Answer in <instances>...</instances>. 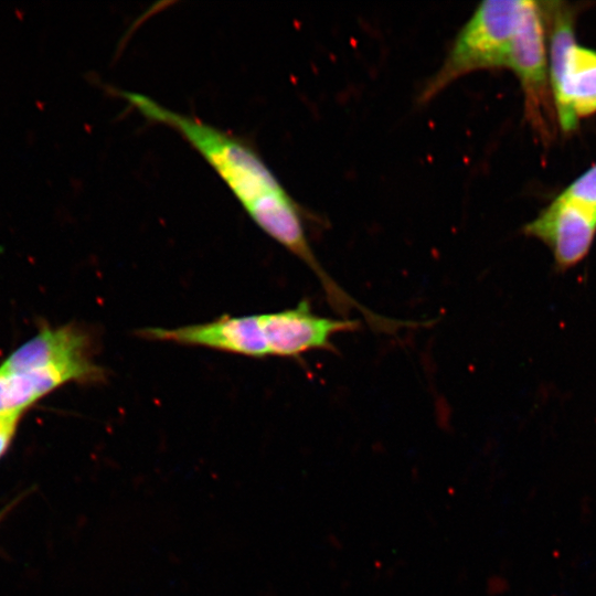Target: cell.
Returning a JSON list of instances; mask_svg holds the SVG:
<instances>
[{
	"mask_svg": "<svg viewBox=\"0 0 596 596\" xmlns=\"http://www.w3.org/2000/svg\"><path fill=\"white\" fill-rule=\"evenodd\" d=\"M118 95L148 120L179 132L219 173L257 226L316 275L333 310L351 305L352 297L317 258L301 207L248 142L201 119L171 110L146 95L126 91Z\"/></svg>",
	"mask_w": 596,
	"mask_h": 596,
	"instance_id": "obj_1",
	"label": "cell"
},
{
	"mask_svg": "<svg viewBox=\"0 0 596 596\" xmlns=\"http://www.w3.org/2000/svg\"><path fill=\"white\" fill-rule=\"evenodd\" d=\"M92 334L75 323L43 326L0 363V412L30 406L68 383L105 379Z\"/></svg>",
	"mask_w": 596,
	"mask_h": 596,
	"instance_id": "obj_2",
	"label": "cell"
},
{
	"mask_svg": "<svg viewBox=\"0 0 596 596\" xmlns=\"http://www.w3.org/2000/svg\"><path fill=\"white\" fill-rule=\"evenodd\" d=\"M549 32V73L555 116L564 132L596 113V50L576 43L575 9L541 2Z\"/></svg>",
	"mask_w": 596,
	"mask_h": 596,
	"instance_id": "obj_3",
	"label": "cell"
},
{
	"mask_svg": "<svg viewBox=\"0 0 596 596\" xmlns=\"http://www.w3.org/2000/svg\"><path fill=\"white\" fill-rule=\"evenodd\" d=\"M521 0L480 2L461 26L438 70L425 82L418 102L425 104L469 73L509 65Z\"/></svg>",
	"mask_w": 596,
	"mask_h": 596,
	"instance_id": "obj_4",
	"label": "cell"
},
{
	"mask_svg": "<svg viewBox=\"0 0 596 596\" xmlns=\"http://www.w3.org/2000/svg\"><path fill=\"white\" fill-rule=\"evenodd\" d=\"M267 356L299 359L312 351H333V339L353 332L360 322L316 313L307 299L292 308L258 313Z\"/></svg>",
	"mask_w": 596,
	"mask_h": 596,
	"instance_id": "obj_6",
	"label": "cell"
},
{
	"mask_svg": "<svg viewBox=\"0 0 596 596\" xmlns=\"http://www.w3.org/2000/svg\"><path fill=\"white\" fill-rule=\"evenodd\" d=\"M508 68L522 87L528 120L543 137L549 136L553 99L541 2L521 0Z\"/></svg>",
	"mask_w": 596,
	"mask_h": 596,
	"instance_id": "obj_5",
	"label": "cell"
},
{
	"mask_svg": "<svg viewBox=\"0 0 596 596\" xmlns=\"http://www.w3.org/2000/svg\"><path fill=\"white\" fill-rule=\"evenodd\" d=\"M19 498L14 501L9 502L7 505L2 507L0 509V523L3 521V519L7 517V514L12 510V508L15 505Z\"/></svg>",
	"mask_w": 596,
	"mask_h": 596,
	"instance_id": "obj_11",
	"label": "cell"
},
{
	"mask_svg": "<svg viewBox=\"0 0 596 596\" xmlns=\"http://www.w3.org/2000/svg\"><path fill=\"white\" fill-rule=\"evenodd\" d=\"M560 194L596 213V163L577 177Z\"/></svg>",
	"mask_w": 596,
	"mask_h": 596,
	"instance_id": "obj_9",
	"label": "cell"
},
{
	"mask_svg": "<svg viewBox=\"0 0 596 596\" xmlns=\"http://www.w3.org/2000/svg\"><path fill=\"white\" fill-rule=\"evenodd\" d=\"M136 334L146 340L207 348L249 358L267 356L259 315H222L203 323L143 328Z\"/></svg>",
	"mask_w": 596,
	"mask_h": 596,
	"instance_id": "obj_8",
	"label": "cell"
},
{
	"mask_svg": "<svg viewBox=\"0 0 596 596\" xmlns=\"http://www.w3.org/2000/svg\"><path fill=\"white\" fill-rule=\"evenodd\" d=\"M25 411L0 412V459L9 450Z\"/></svg>",
	"mask_w": 596,
	"mask_h": 596,
	"instance_id": "obj_10",
	"label": "cell"
},
{
	"mask_svg": "<svg viewBox=\"0 0 596 596\" xmlns=\"http://www.w3.org/2000/svg\"><path fill=\"white\" fill-rule=\"evenodd\" d=\"M523 233L547 246L555 268L565 272L588 255L596 237V213L558 194L525 224Z\"/></svg>",
	"mask_w": 596,
	"mask_h": 596,
	"instance_id": "obj_7",
	"label": "cell"
}]
</instances>
